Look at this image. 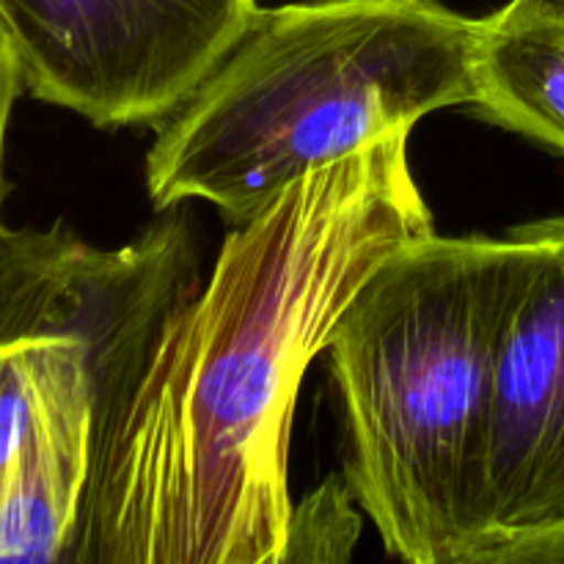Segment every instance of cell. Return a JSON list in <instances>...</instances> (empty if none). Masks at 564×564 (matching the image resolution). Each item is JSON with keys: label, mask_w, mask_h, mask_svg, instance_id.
<instances>
[{"label": "cell", "mask_w": 564, "mask_h": 564, "mask_svg": "<svg viewBox=\"0 0 564 564\" xmlns=\"http://www.w3.org/2000/svg\"><path fill=\"white\" fill-rule=\"evenodd\" d=\"M433 231L405 130L235 226L97 435L69 564H284L303 375L364 281Z\"/></svg>", "instance_id": "obj_1"}, {"label": "cell", "mask_w": 564, "mask_h": 564, "mask_svg": "<svg viewBox=\"0 0 564 564\" xmlns=\"http://www.w3.org/2000/svg\"><path fill=\"white\" fill-rule=\"evenodd\" d=\"M516 237L427 235L391 253L328 336L345 479L391 556L468 564L485 534L496 356Z\"/></svg>", "instance_id": "obj_2"}, {"label": "cell", "mask_w": 564, "mask_h": 564, "mask_svg": "<svg viewBox=\"0 0 564 564\" xmlns=\"http://www.w3.org/2000/svg\"><path fill=\"white\" fill-rule=\"evenodd\" d=\"M482 20L441 0H306L259 9L246 36L160 124L158 209L204 198L231 226L312 171L471 105Z\"/></svg>", "instance_id": "obj_3"}, {"label": "cell", "mask_w": 564, "mask_h": 564, "mask_svg": "<svg viewBox=\"0 0 564 564\" xmlns=\"http://www.w3.org/2000/svg\"><path fill=\"white\" fill-rule=\"evenodd\" d=\"M202 290L169 215L102 251L61 224L0 240V564H69L94 444L165 319Z\"/></svg>", "instance_id": "obj_4"}, {"label": "cell", "mask_w": 564, "mask_h": 564, "mask_svg": "<svg viewBox=\"0 0 564 564\" xmlns=\"http://www.w3.org/2000/svg\"><path fill=\"white\" fill-rule=\"evenodd\" d=\"M257 14V0H0L25 91L102 130L169 119Z\"/></svg>", "instance_id": "obj_5"}, {"label": "cell", "mask_w": 564, "mask_h": 564, "mask_svg": "<svg viewBox=\"0 0 564 564\" xmlns=\"http://www.w3.org/2000/svg\"><path fill=\"white\" fill-rule=\"evenodd\" d=\"M521 281L496 356L485 534L468 564L564 523V215L510 231Z\"/></svg>", "instance_id": "obj_6"}, {"label": "cell", "mask_w": 564, "mask_h": 564, "mask_svg": "<svg viewBox=\"0 0 564 564\" xmlns=\"http://www.w3.org/2000/svg\"><path fill=\"white\" fill-rule=\"evenodd\" d=\"M474 108L494 124L564 154V11L510 0L482 17Z\"/></svg>", "instance_id": "obj_7"}, {"label": "cell", "mask_w": 564, "mask_h": 564, "mask_svg": "<svg viewBox=\"0 0 564 564\" xmlns=\"http://www.w3.org/2000/svg\"><path fill=\"white\" fill-rule=\"evenodd\" d=\"M352 501L347 479L330 477L292 507L284 562H345L361 532Z\"/></svg>", "instance_id": "obj_8"}, {"label": "cell", "mask_w": 564, "mask_h": 564, "mask_svg": "<svg viewBox=\"0 0 564 564\" xmlns=\"http://www.w3.org/2000/svg\"><path fill=\"white\" fill-rule=\"evenodd\" d=\"M22 91H25V83H22L20 58H17L14 42H11L9 31L0 20V240L9 231L3 224V202L6 191H9V182H6V141H9L11 113H14L17 97Z\"/></svg>", "instance_id": "obj_9"}, {"label": "cell", "mask_w": 564, "mask_h": 564, "mask_svg": "<svg viewBox=\"0 0 564 564\" xmlns=\"http://www.w3.org/2000/svg\"><path fill=\"white\" fill-rule=\"evenodd\" d=\"M499 564H564V523L518 540L499 556Z\"/></svg>", "instance_id": "obj_10"}, {"label": "cell", "mask_w": 564, "mask_h": 564, "mask_svg": "<svg viewBox=\"0 0 564 564\" xmlns=\"http://www.w3.org/2000/svg\"><path fill=\"white\" fill-rule=\"evenodd\" d=\"M549 3H554L556 9H562V11H564V0H549Z\"/></svg>", "instance_id": "obj_11"}]
</instances>
